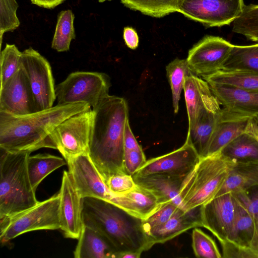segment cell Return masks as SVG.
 I'll return each instance as SVG.
<instances>
[{
  "mask_svg": "<svg viewBox=\"0 0 258 258\" xmlns=\"http://www.w3.org/2000/svg\"><path fill=\"white\" fill-rule=\"evenodd\" d=\"M91 109L85 103L58 104L25 115L0 112V148L31 153L42 148L55 149L50 135L62 121Z\"/></svg>",
  "mask_w": 258,
  "mask_h": 258,
  "instance_id": "obj_2",
  "label": "cell"
},
{
  "mask_svg": "<svg viewBox=\"0 0 258 258\" xmlns=\"http://www.w3.org/2000/svg\"><path fill=\"white\" fill-rule=\"evenodd\" d=\"M18 7L16 0H0L1 46L3 34L15 30L20 24L16 14Z\"/></svg>",
  "mask_w": 258,
  "mask_h": 258,
  "instance_id": "obj_36",
  "label": "cell"
},
{
  "mask_svg": "<svg viewBox=\"0 0 258 258\" xmlns=\"http://www.w3.org/2000/svg\"><path fill=\"white\" fill-rule=\"evenodd\" d=\"M66 0H31L32 4L46 9H53Z\"/></svg>",
  "mask_w": 258,
  "mask_h": 258,
  "instance_id": "obj_44",
  "label": "cell"
},
{
  "mask_svg": "<svg viewBox=\"0 0 258 258\" xmlns=\"http://www.w3.org/2000/svg\"><path fill=\"white\" fill-rule=\"evenodd\" d=\"M192 247L198 257H222L214 239L197 227L192 232Z\"/></svg>",
  "mask_w": 258,
  "mask_h": 258,
  "instance_id": "obj_35",
  "label": "cell"
},
{
  "mask_svg": "<svg viewBox=\"0 0 258 258\" xmlns=\"http://www.w3.org/2000/svg\"><path fill=\"white\" fill-rule=\"evenodd\" d=\"M200 157L194 147L186 142L179 148L165 155L147 160L134 175L154 174L186 176L195 168Z\"/></svg>",
  "mask_w": 258,
  "mask_h": 258,
  "instance_id": "obj_13",
  "label": "cell"
},
{
  "mask_svg": "<svg viewBox=\"0 0 258 258\" xmlns=\"http://www.w3.org/2000/svg\"><path fill=\"white\" fill-rule=\"evenodd\" d=\"M251 118L223 120L220 117L202 157L220 152L246 130Z\"/></svg>",
  "mask_w": 258,
  "mask_h": 258,
  "instance_id": "obj_25",
  "label": "cell"
},
{
  "mask_svg": "<svg viewBox=\"0 0 258 258\" xmlns=\"http://www.w3.org/2000/svg\"><path fill=\"white\" fill-rule=\"evenodd\" d=\"M180 209H181L172 203L162 204L150 216L146 219L142 220V226L145 232L154 227L164 223Z\"/></svg>",
  "mask_w": 258,
  "mask_h": 258,
  "instance_id": "obj_38",
  "label": "cell"
},
{
  "mask_svg": "<svg viewBox=\"0 0 258 258\" xmlns=\"http://www.w3.org/2000/svg\"><path fill=\"white\" fill-rule=\"evenodd\" d=\"M214 96L202 106L193 126L188 130L185 142L203 157L221 115L222 108Z\"/></svg>",
  "mask_w": 258,
  "mask_h": 258,
  "instance_id": "obj_17",
  "label": "cell"
},
{
  "mask_svg": "<svg viewBox=\"0 0 258 258\" xmlns=\"http://www.w3.org/2000/svg\"><path fill=\"white\" fill-rule=\"evenodd\" d=\"M203 79L207 83L226 85L248 92H258V74L220 71Z\"/></svg>",
  "mask_w": 258,
  "mask_h": 258,
  "instance_id": "obj_29",
  "label": "cell"
},
{
  "mask_svg": "<svg viewBox=\"0 0 258 258\" xmlns=\"http://www.w3.org/2000/svg\"><path fill=\"white\" fill-rule=\"evenodd\" d=\"M58 192L60 229L65 237L78 239L84 227L82 198L69 171L63 172Z\"/></svg>",
  "mask_w": 258,
  "mask_h": 258,
  "instance_id": "obj_12",
  "label": "cell"
},
{
  "mask_svg": "<svg viewBox=\"0 0 258 258\" xmlns=\"http://www.w3.org/2000/svg\"><path fill=\"white\" fill-rule=\"evenodd\" d=\"M243 0H185L179 13L207 27L233 22L241 14Z\"/></svg>",
  "mask_w": 258,
  "mask_h": 258,
  "instance_id": "obj_10",
  "label": "cell"
},
{
  "mask_svg": "<svg viewBox=\"0 0 258 258\" xmlns=\"http://www.w3.org/2000/svg\"><path fill=\"white\" fill-rule=\"evenodd\" d=\"M232 194L235 199V215L228 240L242 248L250 249L254 233L252 219L240 193Z\"/></svg>",
  "mask_w": 258,
  "mask_h": 258,
  "instance_id": "obj_24",
  "label": "cell"
},
{
  "mask_svg": "<svg viewBox=\"0 0 258 258\" xmlns=\"http://www.w3.org/2000/svg\"><path fill=\"white\" fill-rule=\"evenodd\" d=\"M221 71L258 74V43L234 45Z\"/></svg>",
  "mask_w": 258,
  "mask_h": 258,
  "instance_id": "obj_27",
  "label": "cell"
},
{
  "mask_svg": "<svg viewBox=\"0 0 258 258\" xmlns=\"http://www.w3.org/2000/svg\"><path fill=\"white\" fill-rule=\"evenodd\" d=\"M34 102L25 73L21 67L0 90V112L25 115L35 112Z\"/></svg>",
  "mask_w": 258,
  "mask_h": 258,
  "instance_id": "obj_16",
  "label": "cell"
},
{
  "mask_svg": "<svg viewBox=\"0 0 258 258\" xmlns=\"http://www.w3.org/2000/svg\"><path fill=\"white\" fill-rule=\"evenodd\" d=\"M166 74L170 86L173 106L175 113L179 110L180 94L183 88L185 78L192 74L186 59L176 58L166 67Z\"/></svg>",
  "mask_w": 258,
  "mask_h": 258,
  "instance_id": "obj_32",
  "label": "cell"
},
{
  "mask_svg": "<svg viewBox=\"0 0 258 258\" xmlns=\"http://www.w3.org/2000/svg\"><path fill=\"white\" fill-rule=\"evenodd\" d=\"M233 24V32L258 42V5H245L241 14Z\"/></svg>",
  "mask_w": 258,
  "mask_h": 258,
  "instance_id": "obj_33",
  "label": "cell"
},
{
  "mask_svg": "<svg viewBox=\"0 0 258 258\" xmlns=\"http://www.w3.org/2000/svg\"><path fill=\"white\" fill-rule=\"evenodd\" d=\"M132 176L137 185L153 192L162 203H173L183 210L187 212L182 204L179 195L182 183L186 176L162 174H154L146 176L133 175Z\"/></svg>",
  "mask_w": 258,
  "mask_h": 258,
  "instance_id": "obj_21",
  "label": "cell"
},
{
  "mask_svg": "<svg viewBox=\"0 0 258 258\" xmlns=\"http://www.w3.org/2000/svg\"><path fill=\"white\" fill-rule=\"evenodd\" d=\"M92 110L88 155L105 183L113 174L125 172L124 137L128 107L124 98L108 95Z\"/></svg>",
  "mask_w": 258,
  "mask_h": 258,
  "instance_id": "obj_1",
  "label": "cell"
},
{
  "mask_svg": "<svg viewBox=\"0 0 258 258\" xmlns=\"http://www.w3.org/2000/svg\"><path fill=\"white\" fill-rule=\"evenodd\" d=\"M233 45L219 36H205L188 51L186 59L190 71L203 78L221 71Z\"/></svg>",
  "mask_w": 258,
  "mask_h": 258,
  "instance_id": "obj_11",
  "label": "cell"
},
{
  "mask_svg": "<svg viewBox=\"0 0 258 258\" xmlns=\"http://www.w3.org/2000/svg\"><path fill=\"white\" fill-rule=\"evenodd\" d=\"M220 244L222 248V257L255 258L250 249L242 248L228 240Z\"/></svg>",
  "mask_w": 258,
  "mask_h": 258,
  "instance_id": "obj_41",
  "label": "cell"
},
{
  "mask_svg": "<svg viewBox=\"0 0 258 258\" xmlns=\"http://www.w3.org/2000/svg\"><path fill=\"white\" fill-rule=\"evenodd\" d=\"M66 162L60 157L48 154L30 155L27 160V170L34 190L36 191L43 179L53 171L66 165Z\"/></svg>",
  "mask_w": 258,
  "mask_h": 258,
  "instance_id": "obj_28",
  "label": "cell"
},
{
  "mask_svg": "<svg viewBox=\"0 0 258 258\" xmlns=\"http://www.w3.org/2000/svg\"><path fill=\"white\" fill-rule=\"evenodd\" d=\"M235 199L232 192L214 198L200 207L202 227L222 243L228 240L235 215Z\"/></svg>",
  "mask_w": 258,
  "mask_h": 258,
  "instance_id": "obj_15",
  "label": "cell"
},
{
  "mask_svg": "<svg viewBox=\"0 0 258 258\" xmlns=\"http://www.w3.org/2000/svg\"><path fill=\"white\" fill-rule=\"evenodd\" d=\"M238 192L246 202L252 219L254 233L250 249L255 258H258V185Z\"/></svg>",
  "mask_w": 258,
  "mask_h": 258,
  "instance_id": "obj_37",
  "label": "cell"
},
{
  "mask_svg": "<svg viewBox=\"0 0 258 258\" xmlns=\"http://www.w3.org/2000/svg\"><path fill=\"white\" fill-rule=\"evenodd\" d=\"M111 1V0H98L99 2H100V3H103L105 1Z\"/></svg>",
  "mask_w": 258,
  "mask_h": 258,
  "instance_id": "obj_46",
  "label": "cell"
},
{
  "mask_svg": "<svg viewBox=\"0 0 258 258\" xmlns=\"http://www.w3.org/2000/svg\"><path fill=\"white\" fill-rule=\"evenodd\" d=\"M110 77L104 73L77 71L55 88L58 104L85 103L93 107L109 95Z\"/></svg>",
  "mask_w": 258,
  "mask_h": 258,
  "instance_id": "obj_7",
  "label": "cell"
},
{
  "mask_svg": "<svg viewBox=\"0 0 258 258\" xmlns=\"http://www.w3.org/2000/svg\"><path fill=\"white\" fill-rule=\"evenodd\" d=\"M75 258H117V253L100 233L84 225L74 251Z\"/></svg>",
  "mask_w": 258,
  "mask_h": 258,
  "instance_id": "obj_22",
  "label": "cell"
},
{
  "mask_svg": "<svg viewBox=\"0 0 258 258\" xmlns=\"http://www.w3.org/2000/svg\"><path fill=\"white\" fill-rule=\"evenodd\" d=\"M255 117V119L256 120V122L257 123V124H258V115L255 116V117Z\"/></svg>",
  "mask_w": 258,
  "mask_h": 258,
  "instance_id": "obj_47",
  "label": "cell"
},
{
  "mask_svg": "<svg viewBox=\"0 0 258 258\" xmlns=\"http://www.w3.org/2000/svg\"><path fill=\"white\" fill-rule=\"evenodd\" d=\"M22 52L14 44H6L1 51V85H3L21 67Z\"/></svg>",
  "mask_w": 258,
  "mask_h": 258,
  "instance_id": "obj_34",
  "label": "cell"
},
{
  "mask_svg": "<svg viewBox=\"0 0 258 258\" xmlns=\"http://www.w3.org/2000/svg\"><path fill=\"white\" fill-rule=\"evenodd\" d=\"M0 150V219H3L25 210L39 201L27 170L31 153Z\"/></svg>",
  "mask_w": 258,
  "mask_h": 258,
  "instance_id": "obj_4",
  "label": "cell"
},
{
  "mask_svg": "<svg viewBox=\"0 0 258 258\" xmlns=\"http://www.w3.org/2000/svg\"><path fill=\"white\" fill-rule=\"evenodd\" d=\"M187 109L188 129L194 125L202 106L214 95L207 82L192 74L185 78L183 88Z\"/></svg>",
  "mask_w": 258,
  "mask_h": 258,
  "instance_id": "obj_23",
  "label": "cell"
},
{
  "mask_svg": "<svg viewBox=\"0 0 258 258\" xmlns=\"http://www.w3.org/2000/svg\"><path fill=\"white\" fill-rule=\"evenodd\" d=\"M110 202L142 220L147 218L163 204L153 192L137 184L127 192L115 195Z\"/></svg>",
  "mask_w": 258,
  "mask_h": 258,
  "instance_id": "obj_19",
  "label": "cell"
},
{
  "mask_svg": "<svg viewBox=\"0 0 258 258\" xmlns=\"http://www.w3.org/2000/svg\"><path fill=\"white\" fill-rule=\"evenodd\" d=\"M130 9L152 17L161 18L179 12L185 0H120Z\"/></svg>",
  "mask_w": 258,
  "mask_h": 258,
  "instance_id": "obj_30",
  "label": "cell"
},
{
  "mask_svg": "<svg viewBox=\"0 0 258 258\" xmlns=\"http://www.w3.org/2000/svg\"><path fill=\"white\" fill-rule=\"evenodd\" d=\"M84 225L98 231L110 243L117 256L124 252L140 254L151 246L142 226V220L114 204L94 198H82Z\"/></svg>",
  "mask_w": 258,
  "mask_h": 258,
  "instance_id": "obj_3",
  "label": "cell"
},
{
  "mask_svg": "<svg viewBox=\"0 0 258 258\" xmlns=\"http://www.w3.org/2000/svg\"><path fill=\"white\" fill-rule=\"evenodd\" d=\"M202 227L200 207L189 212L179 210L164 223L146 232L151 247L155 244L164 243L192 228Z\"/></svg>",
  "mask_w": 258,
  "mask_h": 258,
  "instance_id": "obj_18",
  "label": "cell"
},
{
  "mask_svg": "<svg viewBox=\"0 0 258 258\" xmlns=\"http://www.w3.org/2000/svg\"><path fill=\"white\" fill-rule=\"evenodd\" d=\"M21 67L30 85L36 111L53 106L56 99L55 87L48 60L29 47L22 52Z\"/></svg>",
  "mask_w": 258,
  "mask_h": 258,
  "instance_id": "obj_9",
  "label": "cell"
},
{
  "mask_svg": "<svg viewBox=\"0 0 258 258\" xmlns=\"http://www.w3.org/2000/svg\"><path fill=\"white\" fill-rule=\"evenodd\" d=\"M93 118L91 109L70 116L59 123L50 139L67 161L88 153Z\"/></svg>",
  "mask_w": 258,
  "mask_h": 258,
  "instance_id": "obj_8",
  "label": "cell"
},
{
  "mask_svg": "<svg viewBox=\"0 0 258 258\" xmlns=\"http://www.w3.org/2000/svg\"><path fill=\"white\" fill-rule=\"evenodd\" d=\"M123 39L125 44L132 49H135L139 44V37L136 31L132 27H126L123 29Z\"/></svg>",
  "mask_w": 258,
  "mask_h": 258,
  "instance_id": "obj_43",
  "label": "cell"
},
{
  "mask_svg": "<svg viewBox=\"0 0 258 258\" xmlns=\"http://www.w3.org/2000/svg\"><path fill=\"white\" fill-rule=\"evenodd\" d=\"M145 155L142 148L125 151L124 170L126 173L133 175L146 162Z\"/></svg>",
  "mask_w": 258,
  "mask_h": 258,
  "instance_id": "obj_40",
  "label": "cell"
},
{
  "mask_svg": "<svg viewBox=\"0 0 258 258\" xmlns=\"http://www.w3.org/2000/svg\"><path fill=\"white\" fill-rule=\"evenodd\" d=\"M235 163L258 162V124L251 117L246 130L220 151Z\"/></svg>",
  "mask_w": 258,
  "mask_h": 258,
  "instance_id": "obj_20",
  "label": "cell"
},
{
  "mask_svg": "<svg viewBox=\"0 0 258 258\" xmlns=\"http://www.w3.org/2000/svg\"><path fill=\"white\" fill-rule=\"evenodd\" d=\"M105 183L109 190L116 195L127 192L136 186L132 175L125 172L113 174L107 180Z\"/></svg>",
  "mask_w": 258,
  "mask_h": 258,
  "instance_id": "obj_39",
  "label": "cell"
},
{
  "mask_svg": "<svg viewBox=\"0 0 258 258\" xmlns=\"http://www.w3.org/2000/svg\"><path fill=\"white\" fill-rule=\"evenodd\" d=\"M124 142L125 151L135 150L141 148L132 131L128 119L125 123Z\"/></svg>",
  "mask_w": 258,
  "mask_h": 258,
  "instance_id": "obj_42",
  "label": "cell"
},
{
  "mask_svg": "<svg viewBox=\"0 0 258 258\" xmlns=\"http://www.w3.org/2000/svg\"><path fill=\"white\" fill-rule=\"evenodd\" d=\"M208 84L223 106L221 119H234L258 115V92H248L215 83Z\"/></svg>",
  "mask_w": 258,
  "mask_h": 258,
  "instance_id": "obj_14",
  "label": "cell"
},
{
  "mask_svg": "<svg viewBox=\"0 0 258 258\" xmlns=\"http://www.w3.org/2000/svg\"><path fill=\"white\" fill-rule=\"evenodd\" d=\"M59 192L35 205L13 215L0 219L2 244L28 232L60 229Z\"/></svg>",
  "mask_w": 258,
  "mask_h": 258,
  "instance_id": "obj_6",
  "label": "cell"
},
{
  "mask_svg": "<svg viewBox=\"0 0 258 258\" xmlns=\"http://www.w3.org/2000/svg\"><path fill=\"white\" fill-rule=\"evenodd\" d=\"M258 185V162L235 163L217 197L238 192Z\"/></svg>",
  "mask_w": 258,
  "mask_h": 258,
  "instance_id": "obj_26",
  "label": "cell"
},
{
  "mask_svg": "<svg viewBox=\"0 0 258 258\" xmlns=\"http://www.w3.org/2000/svg\"><path fill=\"white\" fill-rule=\"evenodd\" d=\"M234 164L220 152L200 158L180 188L179 195L185 210L189 212L201 207L215 198Z\"/></svg>",
  "mask_w": 258,
  "mask_h": 258,
  "instance_id": "obj_5",
  "label": "cell"
},
{
  "mask_svg": "<svg viewBox=\"0 0 258 258\" xmlns=\"http://www.w3.org/2000/svg\"><path fill=\"white\" fill-rule=\"evenodd\" d=\"M141 255L138 253L128 252L119 254L117 258H139Z\"/></svg>",
  "mask_w": 258,
  "mask_h": 258,
  "instance_id": "obj_45",
  "label": "cell"
},
{
  "mask_svg": "<svg viewBox=\"0 0 258 258\" xmlns=\"http://www.w3.org/2000/svg\"><path fill=\"white\" fill-rule=\"evenodd\" d=\"M74 19V13L71 10L62 11L58 14L51 43L52 48L58 52L69 50L71 41L76 38Z\"/></svg>",
  "mask_w": 258,
  "mask_h": 258,
  "instance_id": "obj_31",
  "label": "cell"
}]
</instances>
